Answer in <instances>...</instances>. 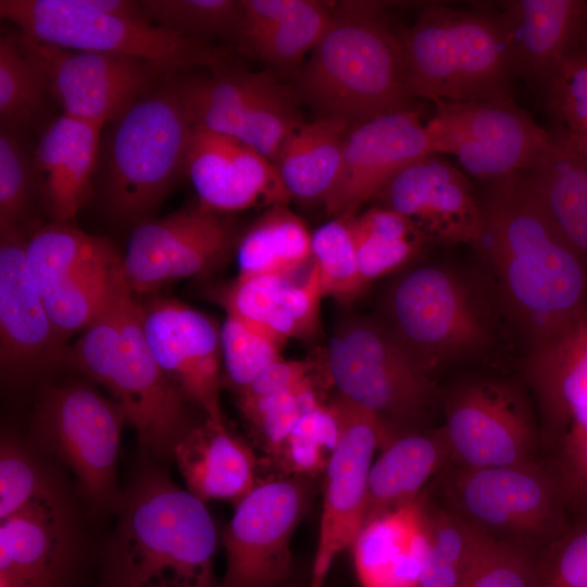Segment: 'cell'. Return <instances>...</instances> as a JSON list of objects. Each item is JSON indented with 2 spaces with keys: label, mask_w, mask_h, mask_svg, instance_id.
Listing matches in <instances>:
<instances>
[{
  "label": "cell",
  "mask_w": 587,
  "mask_h": 587,
  "mask_svg": "<svg viewBox=\"0 0 587 587\" xmlns=\"http://www.w3.org/2000/svg\"><path fill=\"white\" fill-rule=\"evenodd\" d=\"M29 276L42 299L82 273L122 262L112 242L70 223L38 228L26 243Z\"/></svg>",
  "instance_id": "obj_33"
},
{
  "label": "cell",
  "mask_w": 587,
  "mask_h": 587,
  "mask_svg": "<svg viewBox=\"0 0 587 587\" xmlns=\"http://www.w3.org/2000/svg\"><path fill=\"white\" fill-rule=\"evenodd\" d=\"M102 127L61 114L34 148L37 189L54 222L70 223L85 204L97 163Z\"/></svg>",
  "instance_id": "obj_26"
},
{
  "label": "cell",
  "mask_w": 587,
  "mask_h": 587,
  "mask_svg": "<svg viewBox=\"0 0 587 587\" xmlns=\"http://www.w3.org/2000/svg\"><path fill=\"white\" fill-rule=\"evenodd\" d=\"M185 175L199 205L217 213L257 203L286 207L291 199L273 162L242 141L199 124L192 128Z\"/></svg>",
  "instance_id": "obj_22"
},
{
  "label": "cell",
  "mask_w": 587,
  "mask_h": 587,
  "mask_svg": "<svg viewBox=\"0 0 587 587\" xmlns=\"http://www.w3.org/2000/svg\"><path fill=\"white\" fill-rule=\"evenodd\" d=\"M340 437L338 421L328 403H317L297 422L272 460L283 476L314 477L324 473Z\"/></svg>",
  "instance_id": "obj_39"
},
{
  "label": "cell",
  "mask_w": 587,
  "mask_h": 587,
  "mask_svg": "<svg viewBox=\"0 0 587 587\" xmlns=\"http://www.w3.org/2000/svg\"><path fill=\"white\" fill-rule=\"evenodd\" d=\"M220 344L227 380L236 392L280 359L279 344L232 315L220 327Z\"/></svg>",
  "instance_id": "obj_47"
},
{
  "label": "cell",
  "mask_w": 587,
  "mask_h": 587,
  "mask_svg": "<svg viewBox=\"0 0 587 587\" xmlns=\"http://www.w3.org/2000/svg\"><path fill=\"white\" fill-rule=\"evenodd\" d=\"M128 423L123 409L83 383L48 386L33 419L38 447L75 474L96 508L116 505V462L121 435Z\"/></svg>",
  "instance_id": "obj_10"
},
{
  "label": "cell",
  "mask_w": 587,
  "mask_h": 587,
  "mask_svg": "<svg viewBox=\"0 0 587 587\" xmlns=\"http://www.w3.org/2000/svg\"><path fill=\"white\" fill-rule=\"evenodd\" d=\"M464 587H538L537 563L529 551L497 540Z\"/></svg>",
  "instance_id": "obj_49"
},
{
  "label": "cell",
  "mask_w": 587,
  "mask_h": 587,
  "mask_svg": "<svg viewBox=\"0 0 587 587\" xmlns=\"http://www.w3.org/2000/svg\"><path fill=\"white\" fill-rule=\"evenodd\" d=\"M526 374L547 424L564 434L573 414L587 404V308L533 342Z\"/></svg>",
  "instance_id": "obj_29"
},
{
  "label": "cell",
  "mask_w": 587,
  "mask_h": 587,
  "mask_svg": "<svg viewBox=\"0 0 587 587\" xmlns=\"http://www.w3.org/2000/svg\"><path fill=\"white\" fill-rule=\"evenodd\" d=\"M50 92L45 66L24 36L0 39L1 125L18 130L33 127L45 113Z\"/></svg>",
  "instance_id": "obj_36"
},
{
  "label": "cell",
  "mask_w": 587,
  "mask_h": 587,
  "mask_svg": "<svg viewBox=\"0 0 587 587\" xmlns=\"http://www.w3.org/2000/svg\"><path fill=\"white\" fill-rule=\"evenodd\" d=\"M380 451L369 473L364 523L417 499L451 458L442 428L404 434Z\"/></svg>",
  "instance_id": "obj_30"
},
{
  "label": "cell",
  "mask_w": 587,
  "mask_h": 587,
  "mask_svg": "<svg viewBox=\"0 0 587 587\" xmlns=\"http://www.w3.org/2000/svg\"><path fill=\"white\" fill-rule=\"evenodd\" d=\"M116 508L100 587H220L217 533L205 502L145 463Z\"/></svg>",
  "instance_id": "obj_2"
},
{
  "label": "cell",
  "mask_w": 587,
  "mask_h": 587,
  "mask_svg": "<svg viewBox=\"0 0 587 587\" xmlns=\"http://www.w3.org/2000/svg\"><path fill=\"white\" fill-rule=\"evenodd\" d=\"M312 258V234L285 205L271 207L242 235L237 246L238 276L275 274L290 277Z\"/></svg>",
  "instance_id": "obj_35"
},
{
  "label": "cell",
  "mask_w": 587,
  "mask_h": 587,
  "mask_svg": "<svg viewBox=\"0 0 587 587\" xmlns=\"http://www.w3.org/2000/svg\"><path fill=\"white\" fill-rule=\"evenodd\" d=\"M312 259L323 296L349 302L366 286L358 270L349 217H335L312 234Z\"/></svg>",
  "instance_id": "obj_41"
},
{
  "label": "cell",
  "mask_w": 587,
  "mask_h": 587,
  "mask_svg": "<svg viewBox=\"0 0 587 587\" xmlns=\"http://www.w3.org/2000/svg\"><path fill=\"white\" fill-rule=\"evenodd\" d=\"M322 297L319 273L313 265L303 284L275 274L238 276L218 292L217 300L227 315L282 346L289 338H305L315 333Z\"/></svg>",
  "instance_id": "obj_25"
},
{
  "label": "cell",
  "mask_w": 587,
  "mask_h": 587,
  "mask_svg": "<svg viewBox=\"0 0 587 587\" xmlns=\"http://www.w3.org/2000/svg\"><path fill=\"white\" fill-rule=\"evenodd\" d=\"M537 571L538 587H587V520L548 545Z\"/></svg>",
  "instance_id": "obj_48"
},
{
  "label": "cell",
  "mask_w": 587,
  "mask_h": 587,
  "mask_svg": "<svg viewBox=\"0 0 587 587\" xmlns=\"http://www.w3.org/2000/svg\"><path fill=\"white\" fill-rule=\"evenodd\" d=\"M450 510L498 541L528 551L551 544L566 527L570 499L563 480L534 461L495 467H460L448 482Z\"/></svg>",
  "instance_id": "obj_9"
},
{
  "label": "cell",
  "mask_w": 587,
  "mask_h": 587,
  "mask_svg": "<svg viewBox=\"0 0 587 587\" xmlns=\"http://www.w3.org/2000/svg\"><path fill=\"white\" fill-rule=\"evenodd\" d=\"M301 72L299 93L321 117L351 127L417 107L408 91L398 37L383 2H346Z\"/></svg>",
  "instance_id": "obj_3"
},
{
  "label": "cell",
  "mask_w": 587,
  "mask_h": 587,
  "mask_svg": "<svg viewBox=\"0 0 587 587\" xmlns=\"http://www.w3.org/2000/svg\"><path fill=\"white\" fill-rule=\"evenodd\" d=\"M424 499L364 523L350 548L361 587H419L428 547Z\"/></svg>",
  "instance_id": "obj_27"
},
{
  "label": "cell",
  "mask_w": 587,
  "mask_h": 587,
  "mask_svg": "<svg viewBox=\"0 0 587 587\" xmlns=\"http://www.w3.org/2000/svg\"><path fill=\"white\" fill-rule=\"evenodd\" d=\"M311 477L258 483L236 503L223 542L226 571L220 587H279L291 579L292 535L307 513Z\"/></svg>",
  "instance_id": "obj_12"
},
{
  "label": "cell",
  "mask_w": 587,
  "mask_h": 587,
  "mask_svg": "<svg viewBox=\"0 0 587 587\" xmlns=\"http://www.w3.org/2000/svg\"><path fill=\"white\" fill-rule=\"evenodd\" d=\"M37 189L34 151L22 130L0 127V229L18 227Z\"/></svg>",
  "instance_id": "obj_46"
},
{
  "label": "cell",
  "mask_w": 587,
  "mask_h": 587,
  "mask_svg": "<svg viewBox=\"0 0 587 587\" xmlns=\"http://www.w3.org/2000/svg\"><path fill=\"white\" fill-rule=\"evenodd\" d=\"M524 174L562 233L587 255V159L557 130Z\"/></svg>",
  "instance_id": "obj_32"
},
{
  "label": "cell",
  "mask_w": 587,
  "mask_h": 587,
  "mask_svg": "<svg viewBox=\"0 0 587 587\" xmlns=\"http://www.w3.org/2000/svg\"><path fill=\"white\" fill-rule=\"evenodd\" d=\"M279 587H307V586H304L300 582H295L292 579H289L287 583H285L284 585Z\"/></svg>",
  "instance_id": "obj_57"
},
{
  "label": "cell",
  "mask_w": 587,
  "mask_h": 587,
  "mask_svg": "<svg viewBox=\"0 0 587 587\" xmlns=\"http://www.w3.org/2000/svg\"><path fill=\"white\" fill-rule=\"evenodd\" d=\"M0 16L25 37L52 47L138 58L166 71L226 66L227 54L147 18H132L95 9L88 0H1Z\"/></svg>",
  "instance_id": "obj_6"
},
{
  "label": "cell",
  "mask_w": 587,
  "mask_h": 587,
  "mask_svg": "<svg viewBox=\"0 0 587 587\" xmlns=\"http://www.w3.org/2000/svg\"><path fill=\"white\" fill-rule=\"evenodd\" d=\"M340 430L323 478L317 545L307 587H324L335 559L354 544L365 520L369 473L384 444L375 417L344 396L327 401Z\"/></svg>",
  "instance_id": "obj_14"
},
{
  "label": "cell",
  "mask_w": 587,
  "mask_h": 587,
  "mask_svg": "<svg viewBox=\"0 0 587 587\" xmlns=\"http://www.w3.org/2000/svg\"><path fill=\"white\" fill-rule=\"evenodd\" d=\"M561 451V478L569 498L587 505V432L567 429Z\"/></svg>",
  "instance_id": "obj_53"
},
{
  "label": "cell",
  "mask_w": 587,
  "mask_h": 587,
  "mask_svg": "<svg viewBox=\"0 0 587 587\" xmlns=\"http://www.w3.org/2000/svg\"><path fill=\"white\" fill-rule=\"evenodd\" d=\"M515 77L542 87L587 25L586 0H505L494 4Z\"/></svg>",
  "instance_id": "obj_24"
},
{
  "label": "cell",
  "mask_w": 587,
  "mask_h": 587,
  "mask_svg": "<svg viewBox=\"0 0 587 587\" xmlns=\"http://www.w3.org/2000/svg\"><path fill=\"white\" fill-rule=\"evenodd\" d=\"M558 130L561 132L564 138L577 152L587 159V130L584 133H567L561 129Z\"/></svg>",
  "instance_id": "obj_55"
},
{
  "label": "cell",
  "mask_w": 587,
  "mask_h": 587,
  "mask_svg": "<svg viewBox=\"0 0 587 587\" xmlns=\"http://www.w3.org/2000/svg\"><path fill=\"white\" fill-rule=\"evenodd\" d=\"M234 239L229 224L198 205L135 225L122 270L133 292H152L165 284L212 270Z\"/></svg>",
  "instance_id": "obj_16"
},
{
  "label": "cell",
  "mask_w": 587,
  "mask_h": 587,
  "mask_svg": "<svg viewBox=\"0 0 587 587\" xmlns=\"http://www.w3.org/2000/svg\"><path fill=\"white\" fill-rule=\"evenodd\" d=\"M195 126L180 82L158 87L113 122L103 170V201L117 223L150 218L185 174Z\"/></svg>",
  "instance_id": "obj_5"
},
{
  "label": "cell",
  "mask_w": 587,
  "mask_h": 587,
  "mask_svg": "<svg viewBox=\"0 0 587 587\" xmlns=\"http://www.w3.org/2000/svg\"><path fill=\"white\" fill-rule=\"evenodd\" d=\"M173 459L186 489L203 502L237 503L259 483L253 450L224 421L205 417L203 424L195 425L176 445Z\"/></svg>",
  "instance_id": "obj_28"
},
{
  "label": "cell",
  "mask_w": 587,
  "mask_h": 587,
  "mask_svg": "<svg viewBox=\"0 0 587 587\" xmlns=\"http://www.w3.org/2000/svg\"><path fill=\"white\" fill-rule=\"evenodd\" d=\"M376 198L410 220L426 240L475 248L480 241L483 204L471 182L434 153L399 172Z\"/></svg>",
  "instance_id": "obj_21"
},
{
  "label": "cell",
  "mask_w": 587,
  "mask_h": 587,
  "mask_svg": "<svg viewBox=\"0 0 587 587\" xmlns=\"http://www.w3.org/2000/svg\"><path fill=\"white\" fill-rule=\"evenodd\" d=\"M349 224L354 230L375 237L388 239L422 237L426 239L410 220L382 205L349 217Z\"/></svg>",
  "instance_id": "obj_54"
},
{
  "label": "cell",
  "mask_w": 587,
  "mask_h": 587,
  "mask_svg": "<svg viewBox=\"0 0 587 587\" xmlns=\"http://www.w3.org/2000/svg\"><path fill=\"white\" fill-rule=\"evenodd\" d=\"M424 520L428 547L419 587H464L497 540L426 498Z\"/></svg>",
  "instance_id": "obj_34"
},
{
  "label": "cell",
  "mask_w": 587,
  "mask_h": 587,
  "mask_svg": "<svg viewBox=\"0 0 587 587\" xmlns=\"http://www.w3.org/2000/svg\"><path fill=\"white\" fill-rule=\"evenodd\" d=\"M478 249L533 342L587 308V255L562 233L524 172L490 183Z\"/></svg>",
  "instance_id": "obj_1"
},
{
  "label": "cell",
  "mask_w": 587,
  "mask_h": 587,
  "mask_svg": "<svg viewBox=\"0 0 587 587\" xmlns=\"http://www.w3.org/2000/svg\"><path fill=\"white\" fill-rule=\"evenodd\" d=\"M333 17L334 13L326 3L297 0L286 16L249 53L276 67L295 66L319 43Z\"/></svg>",
  "instance_id": "obj_38"
},
{
  "label": "cell",
  "mask_w": 587,
  "mask_h": 587,
  "mask_svg": "<svg viewBox=\"0 0 587 587\" xmlns=\"http://www.w3.org/2000/svg\"><path fill=\"white\" fill-rule=\"evenodd\" d=\"M430 377L486 345L488 328L465 283L447 268L423 265L388 289L378 321Z\"/></svg>",
  "instance_id": "obj_8"
},
{
  "label": "cell",
  "mask_w": 587,
  "mask_h": 587,
  "mask_svg": "<svg viewBox=\"0 0 587 587\" xmlns=\"http://www.w3.org/2000/svg\"><path fill=\"white\" fill-rule=\"evenodd\" d=\"M27 39L45 66L50 92L63 114L101 127L155 89L168 72L138 58L68 50Z\"/></svg>",
  "instance_id": "obj_17"
},
{
  "label": "cell",
  "mask_w": 587,
  "mask_h": 587,
  "mask_svg": "<svg viewBox=\"0 0 587 587\" xmlns=\"http://www.w3.org/2000/svg\"><path fill=\"white\" fill-rule=\"evenodd\" d=\"M326 372L337 394L375 417L383 447L419 432L434 398L433 377L375 320L349 317L337 326L328 342Z\"/></svg>",
  "instance_id": "obj_7"
},
{
  "label": "cell",
  "mask_w": 587,
  "mask_h": 587,
  "mask_svg": "<svg viewBox=\"0 0 587 587\" xmlns=\"http://www.w3.org/2000/svg\"><path fill=\"white\" fill-rule=\"evenodd\" d=\"M26 243L21 228L0 229V365L11 382L49 371L67 354L29 276Z\"/></svg>",
  "instance_id": "obj_18"
},
{
  "label": "cell",
  "mask_w": 587,
  "mask_h": 587,
  "mask_svg": "<svg viewBox=\"0 0 587 587\" xmlns=\"http://www.w3.org/2000/svg\"><path fill=\"white\" fill-rule=\"evenodd\" d=\"M312 370L308 362L286 361L280 358L264 369L250 385L238 391L237 398L268 397L314 384Z\"/></svg>",
  "instance_id": "obj_51"
},
{
  "label": "cell",
  "mask_w": 587,
  "mask_h": 587,
  "mask_svg": "<svg viewBox=\"0 0 587 587\" xmlns=\"http://www.w3.org/2000/svg\"><path fill=\"white\" fill-rule=\"evenodd\" d=\"M140 4L149 22L185 37L237 40L240 33L242 0H145Z\"/></svg>",
  "instance_id": "obj_37"
},
{
  "label": "cell",
  "mask_w": 587,
  "mask_h": 587,
  "mask_svg": "<svg viewBox=\"0 0 587 587\" xmlns=\"http://www.w3.org/2000/svg\"><path fill=\"white\" fill-rule=\"evenodd\" d=\"M62 491L55 477L20 440L2 435L0 444V521L28 504Z\"/></svg>",
  "instance_id": "obj_44"
},
{
  "label": "cell",
  "mask_w": 587,
  "mask_h": 587,
  "mask_svg": "<svg viewBox=\"0 0 587 587\" xmlns=\"http://www.w3.org/2000/svg\"><path fill=\"white\" fill-rule=\"evenodd\" d=\"M425 123L433 153H449L461 166L490 183L528 171L551 140L512 99L433 102Z\"/></svg>",
  "instance_id": "obj_11"
},
{
  "label": "cell",
  "mask_w": 587,
  "mask_h": 587,
  "mask_svg": "<svg viewBox=\"0 0 587 587\" xmlns=\"http://www.w3.org/2000/svg\"><path fill=\"white\" fill-rule=\"evenodd\" d=\"M398 40L405 85L414 100L512 99L515 74L494 4L470 9L426 4Z\"/></svg>",
  "instance_id": "obj_4"
},
{
  "label": "cell",
  "mask_w": 587,
  "mask_h": 587,
  "mask_svg": "<svg viewBox=\"0 0 587 587\" xmlns=\"http://www.w3.org/2000/svg\"><path fill=\"white\" fill-rule=\"evenodd\" d=\"M451 458L480 469L533 461L536 430L529 409L511 385L477 379L457 388L446 402Z\"/></svg>",
  "instance_id": "obj_15"
},
{
  "label": "cell",
  "mask_w": 587,
  "mask_h": 587,
  "mask_svg": "<svg viewBox=\"0 0 587 587\" xmlns=\"http://www.w3.org/2000/svg\"><path fill=\"white\" fill-rule=\"evenodd\" d=\"M350 129L342 120L320 117L289 133L273 163L290 198L325 202L339 176Z\"/></svg>",
  "instance_id": "obj_31"
},
{
  "label": "cell",
  "mask_w": 587,
  "mask_h": 587,
  "mask_svg": "<svg viewBox=\"0 0 587 587\" xmlns=\"http://www.w3.org/2000/svg\"><path fill=\"white\" fill-rule=\"evenodd\" d=\"M422 105L351 127L337 182L325 200L335 217H352L410 164L433 154Z\"/></svg>",
  "instance_id": "obj_20"
},
{
  "label": "cell",
  "mask_w": 587,
  "mask_h": 587,
  "mask_svg": "<svg viewBox=\"0 0 587 587\" xmlns=\"http://www.w3.org/2000/svg\"><path fill=\"white\" fill-rule=\"evenodd\" d=\"M126 288L121 310L117 352L104 383L112 399L135 428L143 451L159 460L173 459L174 449L195 426L187 400L158 364L142 326V307Z\"/></svg>",
  "instance_id": "obj_13"
},
{
  "label": "cell",
  "mask_w": 587,
  "mask_h": 587,
  "mask_svg": "<svg viewBox=\"0 0 587 587\" xmlns=\"http://www.w3.org/2000/svg\"><path fill=\"white\" fill-rule=\"evenodd\" d=\"M350 226V224H349ZM355 246L357 264L365 285L382 277L410 261L426 239H388L354 230L350 226Z\"/></svg>",
  "instance_id": "obj_50"
},
{
  "label": "cell",
  "mask_w": 587,
  "mask_h": 587,
  "mask_svg": "<svg viewBox=\"0 0 587 587\" xmlns=\"http://www.w3.org/2000/svg\"><path fill=\"white\" fill-rule=\"evenodd\" d=\"M567 429H576V430L587 432V404L579 408L573 414Z\"/></svg>",
  "instance_id": "obj_56"
},
{
  "label": "cell",
  "mask_w": 587,
  "mask_h": 587,
  "mask_svg": "<svg viewBox=\"0 0 587 587\" xmlns=\"http://www.w3.org/2000/svg\"><path fill=\"white\" fill-rule=\"evenodd\" d=\"M127 287L121 266L109 301L74 346L67 349L66 361L102 386L117 352L122 300Z\"/></svg>",
  "instance_id": "obj_45"
},
{
  "label": "cell",
  "mask_w": 587,
  "mask_h": 587,
  "mask_svg": "<svg viewBox=\"0 0 587 587\" xmlns=\"http://www.w3.org/2000/svg\"><path fill=\"white\" fill-rule=\"evenodd\" d=\"M122 262L101 265L73 277L43 299L58 332L68 335L84 330L109 301Z\"/></svg>",
  "instance_id": "obj_40"
},
{
  "label": "cell",
  "mask_w": 587,
  "mask_h": 587,
  "mask_svg": "<svg viewBox=\"0 0 587 587\" xmlns=\"http://www.w3.org/2000/svg\"><path fill=\"white\" fill-rule=\"evenodd\" d=\"M141 307L145 335L162 371L205 417L222 422L220 328L174 299L157 298Z\"/></svg>",
  "instance_id": "obj_19"
},
{
  "label": "cell",
  "mask_w": 587,
  "mask_h": 587,
  "mask_svg": "<svg viewBox=\"0 0 587 587\" xmlns=\"http://www.w3.org/2000/svg\"><path fill=\"white\" fill-rule=\"evenodd\" d=\"M297 0H242L243 14L237 39L250 52L294 8Z\"/></svg>",
  "instance_id": "obj_52"
},
{
  "label": "cell",
  "mask_w": 587,
  "mask_h": 587,
  "mask_svg": "<svg viewBox=\"0 0 587 587\" xmlns=\"http://www.w3.org/2000/svg\"><path fill=\"white\" fill-rule=\"evenodd\" d=\"M76 557V528L62 491L0 521V580L13 587H66Z\"/></svg>",
  "instance_id": "obj_23"
},
{
  "label": "cell",
  "mask_w": 587,
  "mask_h": 587,
  "mask_svg": "<svg viewBox=\"0 0 587 587\" xmlns=\"http://www.w3.org/2000/svg\"><path fill=\"white\" fill-rule=\"evenodd\" d=\"M544 89L546 108L559 129L587 130V25L567 47Z\"/></svg>",
  "instance_id": "obj_42"
},
{
  "label": "cell",
  "mask_w": 587,
  "mask_h": 587,
  "mask_svg": "<svg viewBox=\"0 0 587 587\" xmlns=\"http://www.w3.org/2000/svg\"><path fill=\"white\" fill-rule=\"evenodd\" d=\"M237 399L252 435L271 460L277 455L299 419L321 402L314 384L268 397Z\"/></svg>",
  "instance_id": "obj_43"
}]
</instances>
